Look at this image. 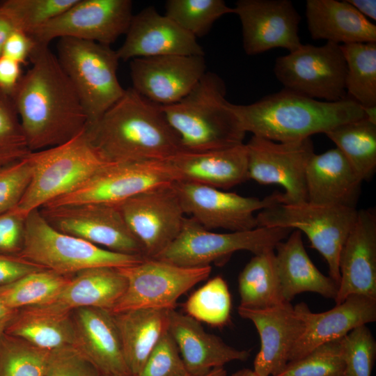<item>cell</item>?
I'll return each instance as SVG.
<instances>
[{
	"label": "cell",
	"mask_w": 376,
	"mask_h": 376,
	"mask_svg": "<svg viewBox=\"0 0 376 376\" xmlns=\"http://www.w3.org/2000/svg\"><path fill=\"white\" fill-rule=\"evenodd\" d=\"M70 279L48 269L36 271L0 288V299L14 310L42 305L56 297Z\"/></svg>",
	"instance_id": "36"
},
{
	"label": "cell",
	"mask_w": 376,
	"mask_h": 376,
	"mask_svg": "<svg viewBox=\"0 0 376 376\" xmlns=\"http://www.w3.org/2000/svg\"><path fill=\"white\" fill-rule=\"evenodd\" d=\"M18 256L68 276L91 267H127L146 258L114 252L60 232L46 221L39 209L33 210L26 217L23 246Z\"/></svg>",
	"instance_id": "6"
},
{
	"label": "cell",
	"mask_w": 376,
	"mask_h": 376,
	"mask_svg": "<svg viewBox=\"0 0 376 376\" xmlns=\"http://www.w3.org/2000/svg\"><path fill=\"white\" fill-rule=\"evenodd\" d=\"M43 376H102L73 346L51 351Z\"/></svg>",
	"instance_id": "46"
},
{
	"label": "cell",
	"mask_w": 376,
	"mask_h": 376,
	"mask_svg": "<svg viewBox=\"0 0 376 376\" xmlns=\"http://www.w3.org/2000/svg\"><path fill=\"white\" fill-rule=\"evenodd\" d=\"M126 286V279L118 268L91 267L75 274L56 297L38 306L67 313L86 307L111 311Z\"/></svg>",
	"instance_id": "28"
},
{
	"label": "cell",
	"mask_w": 376,
	"mask_h": 376,
	"mask_svg": "<svg viewBox=\"0 0 376 376\" xmlns=\"http://www.w3.org/2000/svg\"><path fill=\"white\" fill-rule=\"evenodd\" d=\"M234 13L223 0H168L165 15L196 38L205 36L224 15Z\"/></svg>",
	"instance_id": "38"
},
{
	"label": "cell",
	"mask_w": 376,
	"mask_h": 376,
	"mask_svg": "<svg viewBox=\"0 0 376 376\" xmlns=\"http://www.w3.org/2000/svg\"><path fill=\"white\" fill-rule=\"evenodd\" d=\"M365 118L370 122L376 124V106L363 108Z\"/></svg>",
	"instance_id": "54"
},
{
	"label": "cell",
	"mask_w": 376,
	"mask_h": 376,
	"mask_svg": "<svg viewBox=\"0 0 376 376\" xmlns=\"http://www.w3.org/2000/svg\"><path fill=\"white\" fill-rule=\"evenodd\" d=\"M57 58L75 88L88 118L97 122L125 90L117 76L119 58L111 46L72 38L58 39Z\"/></svg>",
	"instance_id": "7"
},
{
	"label": "cell",
	"mask_w": 376,
	"mask_h": 376,
	"mask_svg": "<svg viewBox=\"0 0 376 376\" xmlns=\"http://www.w3.org/2000/svg\"><path fill=\"white\" fill-rule=\"evenodd\" d=\"M45 269L19 256L0 254V288L36 271Z\"/></svg>",
	"instance_id": "48"
},
{
	"label": "cell",
	"mask_w": 376,
	"mask_h": 376,
	"mask_svg": "<svg viewBox=\"0 0 376 376\" xmlns=\"http://www.w3.org/2000/svg\"><path fill=\"white\" fill-rule=\"evenodd\" d=\"M76 348L102 375L132 376L110 311L93 307L72 312Z\"/></svg>",
	"instance_id": "24"
},
{
	"label": "cell",
	"mask_w": 376,
	"mask_h": 376,
	"mask_svg": "<svg viewBox=\"0 0 376 376\" xmlns=\"http://www.w3.org/2000/svg\"><path fill=\"white\" fill-rule=\"evenodd\" d=\"M102 376H108V375H102Z\"/></svg>",
	"instance_id": "57"
},
{
	"label": "cell",
	"mask_w": 376,
	"mask_h": 376,
	"mask_svg": "<svg viewBox=\"0 0 376 376\" xmlns=\"http://www.w3.org/2000/svg\"><path fill=\"white\" fill-rule=\"evenodd\" d=\"M168 332L191 376H204L213 368L233 361H246L250 356L249 351L228 345L205 331L200 322L175 309L169 311Z\"/></svg>",
	"instance_id": "25"
},
{
	"label": "cell",
	"mask_w": 376,
	"mask_h": 376,
	"mask_svg": "<svg viewBox=\"0 0 376 376\" xmlns=\"http://www.w3.org/2000/svg\"><path fill=\"white\" fill-rule=\"evenodd\" d=\"M226 93L222 79L206 72L179 102L160 105L184 151L202 152L244 143L246 132L226 99Z\"/></svg>",
	"instance_id": "4"
},
{
	"label": "cell",
	"mask_w": 376,
	"mask_h": 376,
	"mask_svg": "<svg viewBox=\"0 0 376 376\" xmlns=\"http://www.w3.org/2000/svg\"><path fill=\"white\" fill-rule=\"evenodd\" d=\"M178 347L168 331L153 348L141 370L132 376H189Z\"/></svg>",
	"instance_id": "44"
},
{
	"label": "cell",
	"mask_w": 376,
	"mask_h": 376,
	"mask_svg": "<svg viewBox=\"0 0 376 376\" xmlns=\"http://www.w3.org/2000/svg\"><path fill=\"white\" fill-rule=\"evenodd\" d=\"M173 183L146 190L115 204L140 242L146 258H156L181 230L185 214Z\"/></svg>",
	"instance_id": "17"
},
{
	"label": "cell",
	"mask_w": 376,
	"mask_h": 376,
	"mask_svg": "<svg viewBox=\"0 0 376 376\" xmlns=\"http://www.w3.org/2000/svg\"><path fill=\"white\" fill-rule=\"evenodd\" d=\"M133 15L130 0H77L30 36L47 45L54 39L72 38L111 46L125 35Z\"/></svg>",
	"instance_id": "14"
},
{
	"label": "cell",
	"mask_w": 376,
	"mask_h": 376,
	"mask_svg": "<svg viewBox=\"0 0 376 376\" xmlns=\"http://www.w3.org/2000/svg\"><path fill=\"white\" fill-rule=\"evenodd\" d=\"M173 185L185 214L209 230L223 228L235 232L256 228L255 212L281 203L279 192L260 199L185 180H177Z\"/></svg>",
	"instance_id": "15"
},
{
	"label": "cell",
	"mask_w": 376,
	"mask_h": 376,
	"mask_svg": "<svg viewBox=\"0 0 376 376\" xmlns=\"http://www.w3.org/2000/svg\"><path fill=\"white\" fill-rule=\"evenodd\" d=\"M276 268L284 300L290 303L304 292L318 293L335 299L338 285L323 274L310 259L302 240V233L294 230L274 249Z\"/></svg>",
	"instance_id": "30"
},
{
	"label": "cell",
	"mask_w": 376,
	"mask_h": 376,
	"mask_svg": "<svg viewBox=\"0 0 376 376\" xmlns=\"http://www.w3.org/2000/svg\"><path fill=\"white\" fill-rule=\"evenodd\" d=\"M10 95L31 152L63 144L83 132L88 118L78 93L49 45L35 43Z\"/></svg>",
	"instance_id": "1"
},
{
	"label": "cell",
	"mask_w": 376,
	"mask_h": 376,
	"mask_svg": "<svg viewBox=\"0 0 376 376\" xmlns=\"http://www.w3.org/2000/svg\"><path fill=\"white\" fill-rule=\"evenodd\" d=\"M180 180L229 189L249 179L245 143L202 152L182 151L169 160Z\"/></svg>",
	"instance_id": "26"
},
{
	"label": "cell",
	"mask_w": 376,
	"mask_h": 376,
	"mask_svg": "<svg viewBox=\"0 0 376 376\" xmlns=\"http://www.w3.org/2000/svg\"><path fill=\"white\" fill-rule=\"evenodd\" d=\"M186 314L213 327L226 325L230 316L231 297L228 285L217 276L192 293L184 304Z\"/></svg>",
	"instance_id": "37"
},
{
	"label": "cell",
	"mask_w": 376,
	"mask_h": 376,
	"mask_svg": "<svg viewBox=\"0 0 376 376\" xmlns=\"http://www.w3.org/2000/svg\"><path fill=\"white\" fill-rule=\"evenodd\" d=\"M346 65L347 97L363 108L376 106V42L340 45Z\"/></svg>",
	"instance_id": "35"
},
{
	"label": "cell",
	"mask_w": 376,
	"mask_h": 376,
	"mask_svg": "<svg viewBox=\"0 0 376 376\" xmlns=\"http://www.w3.org/2000/svg\"><path fill=\"white\" fill-rule=\"evenodd\" d=\"M336 304L351 295L376 299V214L358 210L356 221L342 249Z\"/></svg>",
	"instance_id": "23"
},
{
	"label": "cell",
	"mask_w": 376,
	"mask_h": 376,
	"mask_svg": "<svg viewBox=\"0 0 376 376\" xmlns=\"http://www.w3.org/2000/svg\"><path fill=\"white\" fill-rule=\"evenodd\" d=\"M233 9L242 24L246 54L279 47L291 52L302 45L298 34L301 17L290 1L239 0Z\"/></svg>",
	"instance_id": "18"
},
{
	"label": "cell",
	"mask_w": 376,
	"mask_h": 376,
	"mask_svg": "<svg viewBox=\"0 0 376 376\" xmlns=\"http://www.w3.org/2000/svg\"><path fill=\"white\" fill-rule=\"evenodd\" d=\"M237 311L253 322L260 336L253 372L257 376H276L288 363L289 354L304 331L303 320L290 303L263 310L238 306Z\"/></svg>",
	"instance_id": "22"
},
{
	"label": "cell",
	"mask_w": 376,
	"mask_h": 376,
	"mask_svg": "<svg viewBox=\"0 0 376 376\" xmlns=\"http://www.w3.org/2000/svg\"><path fill=\"white\" fill-rule=\"evenodd\" d=\"M90 143L107 163L168 161L183 151L179 136L161 107L132 88L85 130Z\"/></svg>",
	"instance_id": "2"
},
{
	"label": "cell",
	"mask_w": 376,
	"mask_h": 376,
	"mask_svg": "<svg viewBox=\"0 0 376 376\" xmlns=\"http://www.w3.org/2000/svg\"><path fill=\"white\" fill-rule=\"evenodd\" d=\"M26 217L16 206L0 214V254L19 255L23 246Z\"/></svg>",
	"instance_id": "47"
},
{
	"label": "cell",
	"mask_w": 376,
	"mask_h": 376,
	"mask_svg": "<svg viewBox=\"0 0 376 376\" xmlns=\"http://www.w3.org/2000/svg\"><path fill=\"white\" fill-rule=\"evenodd\" d=\"M31 152L11 97L0 91V167L21 161Z\"/></svg>",
	"instance_id": "42"
},
{
	"label": "cell",
	"mask_w": 376,
	"mask_h": 376,
	"mask_svg": "<svg viewBox=\"0 0 376 376\" xmlns=\"http://www.w3.org/2000/svg\"><path fill=\"white\" fill-rule=\"evenodd\" d=\"M31 166L27 157L0 167V214L16 206L30 182Z\"/></svg>",
	"instance_id": "45"
},
{
	"label": "cell",
	"mask_w": 376,
	"mask_h": 376,
	"mask_svg": "<svg viewBox=\"0 0 376 376\" xmlns=\"http://www.w3.org/2000/svg\"><path fill=\"white\" fill-rule=\"evenodd\" d=\"M230 376H257L253 370L249 368H244L240 370Z\"/></svg>",
	"instance_id": "56"
},
{
	"label": "cell",
	"mask_w": 376,
	"mask_h": 376,
	"mask_svg": "<svg viewBox=\"0 0 376 376\" xmlns=\"http://www.w3.org/2000/svg\"><path fill=\"white\" fill-rule=\"evenodd\" d=\"M5 333L48 351L75 344L72 313H56L38 306L18 309Z\"/></svg>",
	"instance_id": "32"
},
{
	"label": "cell",
	"mask_w": 376,
	"mask_h": 376,
	"mask_svg": "<svg viewBox=\"0 0 376 376\" xmlns=\"http://www.w3.org/2000/svg\"><path fill=\"white\" fill-rule=\"evenodd\" d=\"M362 182L337 148L314 153L306 170L308 201L313 203L356 208Z\"/></svg>",
	"instance_id": "27"
},
{
	"label": "cell",
	"mask_w": 376,
	"mask_h": 376,
	"mask_svg": "<svg viewBox=\"0 0 376 376\" xmlns=\"http://www.w3.org/2000/svg\"><path fill=\"white\" fill-rule=\"evenodd\" d=\"M39 210L60 232L114 252L144 257L140 242L116 205L81 203L42 206Z\"/></svg>",
	"instance_id": "13"
},
{
	"label": "cell",
	"mask_w": 376,
	"mask_h": 376,
	"mask_svg": "<svg viewBox=\"0 0 376 376\" xmlns=\"http://www.w3.org/2000/svg\"><path fill=\"white\" fill-rule=\"evenodd\" d=\"M113 315L124 357L132 376L141 370L153 348L168 331L169 311L139 308Z\"/></svg>",
	"instance_id": "31"
},
{
	"label": "cell",
	"mask_w": 376,
	"mask_h": 376,
	"mask_svg": "<svg viewBox=\"0 0 376 376\" xmlns=\"http://www.w3.org/2000/svg\"><path fill=\"white\" fill-rule=\"evenodd\" d=\"M248 176L262 185H279L281 203L308 201L306 170L315 153L311 138L277 142L253 135L245 143Z\"/></svg>",
	"instance_id": "16"
},
{
	"label": "cell",
	"mask_w": 376,
	"mask_h": 376,
	"mask_svg": "<svg viewBox=\"0 0 376 376\" xmlns=\"http://www.w3.org/2000/svg\"><path fill=\"white\" fill-rule=\"evenodd\" d=\"M231 107L246 132L277 142L310 138L365 118L363 107L349 97L327 102L285 88L249 104L231 103Z\"/></svg>",
	"instance_id": "3"
},
{
	"label": "cell",
	"mask_w": 376,
	"mask_h": 376,
	"mask_svg": "<svg viewBox=\"0 0 376 376\" xmlns=\"http://www.w3.org/2000/svg\"><path fill=\"white\" fill-rule=\"evenodd\" d=\"M362 180L376 170V124L366 118L341 124L325 133Z\"/></svg>",
	"instance_id": "34"
},
{
	"label": "cell",
	"mask_w": 376,
	"mask_h": 376,
	"mask_svg": "<svg viewBox=\"0 0 376 376\" xmlns=\"http://www.w3.org/2000/svg\"><path fill=\"white\" fill-rule=\"evenodd\" d=\"M342 338L322 344L303 357L289 361L276 376H343Z\"/></svg>",
	"instance_id": "41"
},
{
	"label": "cell",
	"mask_w": 376,
	"mask_h": 376,
	"mask_svg": "<svg viewBox=\"0 0 376 376\" xmlns=\"http://www.w3.org/2000/svg\"><path fill=\"white\" fill-rule=\"evenodd\" d=\"M125 39L116 50L120 60L168 55L204 56L196 38L152 6L133 15Z\"/></svg>",
	"instance_id": "20"
},
{
	"label": "cell",
	"mask_w": 376,
	"mask_h": 376,
	"mask_svg": "<svg viewBox=\"0 0 376 376\" xmlns=\"http://www.w3.org/2000/svg\"><path fill=\"white\" fill-rule=\"evenodd\" d=\"M274 72L285 89L313 99L336 102L347 97V65L340 45H301L276 58Z\"/></svg>",
	"instance_id": "11"
},
{
	"label": "cell",
	"mask_w": 376,
	"mask_h": 376,
	"mask_svg": "<svg viewBox=\"0 0 376 376\" xmlns=\"http://www.w3.org/2000/svg\"><path fill=\"white\" fill-rule=\"evenodd\" d=\"M357 214V208L306 201L278 203L260 211L256 217L258 227L288 228L304 233L325 259L329 276L338 285L340 253Z\"/></svg>",
	"instance_id": "8"
},
{
	"label": "cell",
	"mask_w": 376,
	"mask_h": 376,
	"mask_svg": "<svg viewBox=\"0 0 376 376\" xmlns=\"http://www.w3.org/2000/svg\"><path fill=\"white\" fill-rule=\"evenodd\" d=\"M304 323L288 362L300 359L315 347L343 338L354 329L376 321V299L351 295L327 311L313 313L304 303L294 306Z\"/></svg>",
	"instance_id": "21"
},
{
	"label": "cell",
	"mask_w": 376,
	"mask_h": 376,
	"mask_svg": "<svg viewBox=\"0 0 376 376\" xmlns=\"http://www.w3.org/2000/svg\"><path fill=\"white\" fill-rule=\"evenodd\" d=\"M179 180L169 160L107 163L75 190L43 206L81 203L115 205L146 190Z\"/></svg>",
	"instance_id": "12"
},
{
	"label": "cell",
	"mask_w": 376,
	"mask_h": 376,
	"mask_svg": "<svg viewBox=\"0 0 376 376\" xmlns=\"http://www.w3.org/2000/svg\"><path fill=\"white\" fill-rule=\"evenodd\" d=\"M85 130L63 144L31 152L27 156L31 178L16 205L24 217L75 190L107 164L91 146Z\"/></svg>",
	"instance_id": "5"
},
{
	"label": "cell",
	"mask_w": 376,
	"mask_h": 376,
	"mask_svg": "<svg viewBox=\"0 0 376 376\" xmlns=\"http://www.w3.org/2000/svg\"><path fill=\"white\" fill-rule=\"evenodd\" d=\"M226 370L224 368V367H220L213 368L207 375L204 376H226Z\"/></svg>",
	"instance_id": "55"
},
{
	"label": "cell",
	"mask_w": 376,
	"mask_h": 376,
	"mask_svg": "<svg viewBox=\"0 0 376 376\" xmlns=\"http://www.w3.org/2000/svg\"><path fill=\"white\" fill-rule=\"evenodd\" d=\"M17 311L9 308L0 299V335L5 333L8 324L13 318Z\"/></svg>",
	"instance_id": "52"
},
{
	"label": "cell",
	"mask_w": 376,
	"mask_h": 376,
	"mask_svg": "<svg viewBox=\"0 0 376 376\" xmlns=\"http://www.w3.org/2000/svg\"><path fill=\"white\" fill-rule=\"evenodd\" d=\"M239 307L263 310L285 303L274 249L254 255L238 277Z\"/></svg>",
	"instance_id": "33"
},
{
	"label": "cell",
	"mask_w": 376,
	"mask_h": 376,
	"mask_svg": "<svg viewBox=\"0 0 376 376\" xmlns=\"http://www.w3.org/2000/svg\"><path fill=\"white\" fill-rule=\"evenodd\" d=\"M50 354L3 333L0 335V376H43Z\"/></svg>",
	"instance_id": "39"
},
{
	"label": "cell",
	"mask_w": 376,
	"mask_h": 376,
	"mask_svg": "<svg viewBox=\"0 0 376 376\" xmlns=\"http://www.w3.org/2000/svg\"><path fill=\"white\" fill-rule=\"evenodd\" d=\"M343 376H371L376 355V342L366 325L359 326L343 338Z\"/></svg>",
	"instance_id": "43"
},
{
	"label": "cell",
	"mask_w": 376,
	"mask_h": 376,
	"mask_svg": "<svg viewBox=\"0 0 376 376\" xmlns=\"http://www.w3.org/2000/svg\"><path fill=\"white\" fill-rule=\"evenodd\" d=\"M132 88L161 105L179 102L206 72L204 56L168 55L130 61Z\"/></svg>",
	"instance_id": "19"
},
{
	"label": "cell",
	"mask_w": 376,
	"mask_h": 376,
	"mask_svg": "<svg viewBox=\"0 0 376 376\" xmlns=\"http://www.w3.org/2000/svg\"><path fill=\"white\" fill-rule=\"evenodd\" d=\"M21 64L3 55L0 56V91L10 96L22 77Z\"/></svg>",
	"instance_id": "50"
},
{
	"label": "cell",
	"mask_w": 376,
	"mask_h": 376,
	"mask_svg": "<svg viewBox=\"0 0 376 376\" xmlns=\"http://www.w3.org/2000/svg\"><path fill=\"white\" fill-rule=\"evenodd\" d=\"M77 0H6L0 12L15 30L30 36L36 29L60 15Z\"/></svg>",
	"instance_id": "40"
},
{
	"label": "cell",
	"mask_w": 376,
	"mask_h": 376,
	"mask_svg": "<svg viewBox=\"0 0 376 376\" xmlns=\"http://www.w3.org/2000/svg\"><path fill=\"white\" fill-rule=\"evenodd\" d=\"M305 15L313 39L338 45L376 42V26L347 1L307 0Z\"/></svg>",
	"instance_id": "29"
},
{
	"label": "cell",
	"mask_w": 376,
	"mask_h": 376,
	"mask_svg": "<svg viewBox=\"0 0 376 376\" xmlns=\"http://www.w3.org/2000/svg\"><path fill=\"white\" fill-rule=\"evenodd\" d=\"M14 30L15 29L10 20L0 12V56L6 40Z\"/></svg>",
	"instance_id": "53"
},
{
	"label": "cell",
	"mask_w": 376,
	"mask_h": 376,
	"mask_svg": "<svg viewBox=\"0 0 376 376\" xmlns=\"http://www.w3.org/2000/svg\"><path fill=\"white\" fill-rule=\"evenodd\" d=\"M35 42L30 36L14 30L6 40L1 55L8 57L19 63L24 64L29 58Z\"/></svg>",
	"instance_id": "49"
},
{
	"label": "cell",
	"mask_w": 376,
	"mask_h": 376,
	"mask_svg": "<svg viewBox=\"0 0 376 376\" xmlns=\"http://www.w3.org/2000/svg\"><path fill=\"white\" fill-rule=\"evenodd\" d=\"M118 269L125 278L127 286L110 311L113 314L139 308L173 310L183 294L207 279L212 267H186L145 258Z\"/></svg>",
	"instance_id": "10"
},
{
	"label": "cell",
	"mask_w": 376,
	"mask_h": 376,
	"mask_svg": "<svg viewBox=\"0 0 376 376\" xmlns=\"http://www.w3.org/2000/svg\"><path fill=\"white\" fill-rule=\"evenodd\" d=\"M292 230L282 227H257L218 233L185 217L178 237L155 258L186 267L210 266V263L223 260L238 251L256 255L275 249Z\"/></svg>",
	"instance_id": "9"
},
{
	"label": "cell",
	"mask_w": 376,
	"mask_h": 376,
	"mask_svg": "<svg viewBox=\"0 0 376 376\" xmlns=\"http://www.w3.org/2000/svg\"><path fill=\"white\" fill-rule=\"evenodd\" d=\"M364 17L376 19L375 0H346Z\"/></svg>",
	"instance_id": "51"
}]
</instances>
